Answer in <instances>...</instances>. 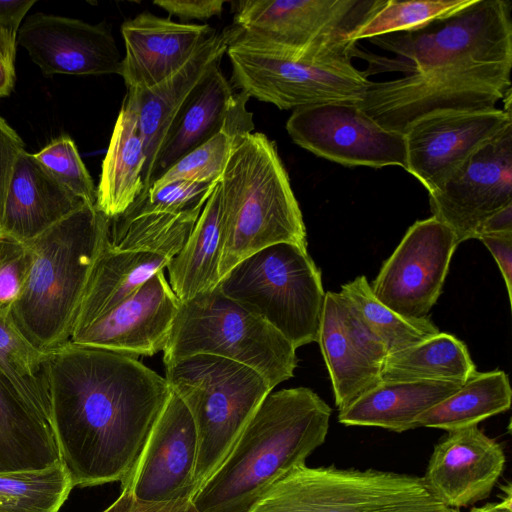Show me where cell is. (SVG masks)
<instances>
[{
    "label": "cell",
    "instance_id": "ffe728a7",
    "mask_svg": "<svg viewBox=\"0 0 512 512\" xmlns=\"http://www.w3.org/2000/svg\"><path fill=\"white\" fill-rule=\"evenodd\" d=\"M248 99L245 93L234 91L220 62L215 64L172 120L155 161L151 185L181 157L218 132L226 130L236 139L251 133L254 123L246 107Z\"/></svg>",
    "mask_w": 512,
    "mask_h": 512
},
{
    "label": "cell",
    "instance_id": "44dd1931",
    "mask_svg": "<svg viewBox=\"0 0 512 512\" xmlns=\"http://www.w3.org/2000/svg\"><path fill=\"white\" fill-rule=\"evenodd\" d=\"M505 463L500 443L470 426L449 431L434 447L422 478L440 502L458 510L487 498Z\"/></svg>",
    "mask_w": 512,
    "mask_h": 512
},
{
    "label": "cell",
    "instance_id": "30bf717a",
    "mask_svg": "<svg viewBox=\"0 0 512 512\" xmlns=\"http://www.w3.org/2000/svg\"><path fill=\"white\" fill-rule=\"evenodd\" d=\"M386 0L234 2L236 39L294 57H353L356 31Z\"/></svg>",
    "mask_w": 512,
    "mask_h": 512
},
{
    "label": "cell",
    "instance_id": "d6986e66",
    "mask_svg": "<svg viewBox=\"0 0 512 512\" xmlns=\"http://www.w3.org/2000/svg\"><path fill=\"white\" fill-rule=\"evenodd\" d=\"M179 305L161 270L126 300L75 333L69 343L135 358L152 356L164 350Z\"/></svg>",
    "mask_w": 512,
    "mask_h": 512
},
{
    "label": "cell",
    "instance_id": "d4e9b609",
    "mask_svg": "<svg viewBox=\"0 0 512 512\" xmlns=\"http://www.w3.org/2000/svg\"><path fill=\"white\" fill-rule=\"evenodd\" d=\"M463 384L442 381H381L339 410L346 426L379 427L394 432L415 429L416 419Z\"/></svg>",
    "mask_w": 512,
    "mask_h": 512
},
{
    "label": "cell",
    "instance_id": "d6a6232c",
    "mask_svg": "<svg viewBox=\"0 0 512 512\" xmlns=\"http://www.w3.org/2000/svg\"><path fill=\"white\" fill-rule=\"evenodd\" d=\"M46 355L34 348L0 316V377L51 426V408L44 372Z\"/></svg>",
    "mask_w": 512,
    "mask_h": 512
},
{
    "label": "cell",
    "instance_id": "e0dca14e",
    "mask_svg": "<svg viewBox=\"0 0 512 512\" xmlns=\"http://www.w3.org/2000/svg\"><path fill=\"white\" fill-rule=\"evenodd\" d=\"M17 44L46 76L119 74L121 54L103 23L37 12L22 23Z\"/></svg>",
    "mask_w": 512,
    "mask_h": 512
},
{
    "label": "cell",
    "instance_id": "f35d334b",
    "mask_svg": "<svg viewBox=\"0 0 512 512\" xmlns=\"http://www.w3.org/2000/svg\"><path fill=\"white\" fill-rule=\"evenodd\" d=\"M218 181L202 183L178 180L159 187H151L147 192L141 194L128 209L182 212L205 204Z\"/></svg>",
    "mask_w": 512,
    "mask_h": 512
},
{
    "label": "cell",
    "instance_id": "e575fe53",
    "mask_svg": "<svg viewBox=\"0 0 512 512\" xmlns=\"http://www.w3.org/2000/svg\"><path fill=\"white\" fill-rule=\"evenodd\" d=\"M73 488L61 461L39 470L0 473V512H58Z\"/></svg>",
    "mask_w": 512,
    "mask_h": 512
},
{
    "label": "cell",
    "instance_id": "8992f818",
    "mask_svg": "<svg viewBox=\"0 0 512 512\" xmlns=\"http://www.w3.org/2000/svg\"><path fill=\"white\" fill-rule=\"evenodd\" d=\"M165 368L166 381L187 407L196 428L197 492L228 456L273 388L254 369L214 355L184 357Z\"/></svg>",
    "mask_w": 512,
    "mask_h": 512
},
{
    "label": "cell",
    "instance_id": "8fae6325",
    "mask_svg": "<svg viewBox=\"0 0 512 512\" xmlns=\"http://www.w3.org/2000/svg\"><path fill=\"white\" fill-rule=\"evenodd\" d=\"M226 53L234 86L249 98L282 110L332 102L360 103L372 82L355 68L351 57L294 58L236 36Z\"/></svg>",
    "mask_w": 512,
    "mask_h": 512
},
{
    "label": "cell",
    "instance_id": "f1b7e54d",
    "mask_svg": "<svg viewBox=\"0 0 512 512\" xmlns=\"http://www.w3.org/2000/svg\"><path fill=\"white\" fill-rule=\"evenodd\" d=\"M60 462L52 427L0 377V473Z\"/></svg>",
    "mask_w": 512,
    "mask_h": 512
},
{
    "label": "cell",
    "instance_id": "f6af8a7d",
    "mask_svg": "<svg viewBox=\"0 0 512 512\" xmlns=\"http://www.w3.org/2000/svg\"><path fill=\"white\" fill-rule=\"evenodd\" d=\"M477 239L493 255L503 276L509 301H512V232L481 235Z\"/></svg>",
    "mask_w": 512,
    "mask_h": 512
},
{
    "label": "cell",
    "instance_id": "52a82bcc",
    "mask_svg": "<svg viewBox=\"0 0 512 512\" xmlns=\"http://www.w3.org/2000/svg\"><path fill=\"white\" fill-rule=\"evenodd\" d=\"M162 352L165 365L198 354L226 358L254 369L272 388L293 377L298 362L282 334L218 285L180 302Z\"/></svg>",
    "mask_w": 512,
    "mask_h": 512
},
{
    "label": "cell",
    "instance_id": "6da1fadb",
    "mask_svg": "<svg viewBox=\"0 0 512 512\" xmlns=\"http://www.w3.org/2000/svg\"><path fill=\"white\" fill-rule=\"evenodd\" d=\"M51 427L74 487L122 482L171 388L137 358L68 343L46 355Z\"/></svg>",
    "mask_w": 512,
    "mask_h": 512
},
{
    "label": "cell",
    "instance_id": "2e32d148",
    "mask_svg": "<svg viewBox=\"0 0 512 512\" xmlns=\"http://www.w3.org/2000/svg\"><path fill=\"white\" fill-rule=\"evenodd\" d=\"M198 437L193 419L171 390L146 445L121 489L143 501L193 498Z\"/></svg>",
    "mask_w": 512,
    "mask_h": 512
},
{
    "label": "cell",
    "instance_id": "7c38bea8",
    "mask_svg": "<svg viewBox=\"0 0 512 512\" xmlns=\"http://www.w3.org/2000/svg\"><path fill=\"white\" fill-rule=\"evenodd\" d=\"M286 129L297 145L330 161L346 166L406 169L404 135L383 128L358 103L332 102L297 108Z\"/></svg>",
    "mask_w": 512,
    "mask_h": 512
},
{
    "label": "cell",
    "instance_id": "277c9868",
    "mask_svg": "<svg viewBox=\"0 0 512 512\" xmlns=\"http://www.w3.org/2000/svg\"><path fill=\"white\" fill-rule=\"evenodd\" d=\"M111 219L84 204L26 242L30 266L11 311L17 331L47 355L71 340L95 262L110 238Z\"/></svg>",
    "mask_w": 512,
    "mask_h": 512
},
{
    "label": "cell",
    "instance_id": "b9f144b4",
    "mask_svg": "<svg viewBox=\"0 0 512 512\" xmlns=\"http://www.w3.org/2000/svg\"><path fill=\"white\" fill-rule=\"evenodd\" d=\"M103 512H198L191 498L148 502L136 498L129 489H121L118 499Z\"/></svg>",
    "mask_w": 512,
    "mask_h": 512
},
{
    "label": "cell",
    "instance_id": "1f68e13d",
    "mask_svg": "<svg viewBox=\"0 0 512 512\" xmlns=\"http://www.w3.org/2000/svg\"><path fill=\"white\" fill-rule=\"evenodd\" d=\"M205 204L182 212L127 209L111 220L110 242L120 250L173 258L186 243Z\"/></svg>",
    "mask_w": 512,
    "mask_h": 512
},
{
    "label": "cell",
    "instance_id": "ba28073f",
    "mask_svg": "<svg viewBox=\"0 0 512 512\" xmlns=\"http://www.w3.org/2000/svg\"><path fill=\"white\" fill-rule=\"evenodd\" d=\"M218 288L295 349L317 342L325 292L321 271L307 250L289 243L268 246L233 266Z\"/></svg>",
    "mask_w": 512,
    "mask_h": 512
},
{
    "label": "cell",
    "instance_id": "9c48e42d",
    "mask_svg": "<svg viewBox=\"0 0 512 512\" xmlns=\"http://www.w3.org/2000/svg\"><path fill=\"white\" fill-rule=\"evenodd\" d=\"M422 477L374 469L297 466L249 512H455Z\"/></svg>",
    "mask_w": 512,
    "mask_h": 512
},
{
    "label": "cell",
    "instance_id": "7bdbcfd3",
    "mask_svg": "<svg viewBox=\"0 0 512 512\" xmlns=\"http://www.w3.org/2000/svg\"><path fill=\"white\" fill-rule=\"evenodd\" d=\"M35 0H0V42L16 55L18 31Z\"/></svg>",
    "mask_w": 512,
    "mask_h": 512
},
{
    "label": "cell",
    "instance_id": "bcb514c9",
    "mask_svg": "<svg viewBox=\"0 0 512 512\" xmlns=\"http://www.w3.org/2000/svg\"><path fill=\"white\" fill-rule=\"evenodd\" d=\"M512 232V204L488 217L479 227L476 239L481 235Z\"/></svg>",
    "mask_w": 512,
    "mask_h": 512
},
{
    "label": "cell",
    "instance_id": "9a60e30c",
    "mask_svg": "<svg viewBox=\"0 0 512 512\" xmlns=\"http://www.w3.org/2000/svg\"><path fill=\"white\" fill-rule=\"evenodd\" d=\"M512 123V110H446L425 115L403 133L406 171L432 193L479 148Z\"/></svg>",
    "mask_w": 512,
    "mask_h": 512
},
{
    "label": "cell",
    "instance_id": "83f0119b",
    "mask_svg": "<svg viewBox=\"0 0 512 512\" xmlns=\"http://www.w3.org/2000/svg\"><path fill=\"white\" fill-rule=\"evenodd\" d=\"M222 248V210L217 182L186 243L166 267L168 282L180 302L218 285Z\"/></svg>",
    "mask_w": 512,
    "mask_h": 512
},
{
    "label": "cell",
    "instance_id": "ac0fdd59",
    "mask_svg": "<svg viewBox=\"0 0 512 512\" xmlns=\"http://www.w3.org/2000/svg\"><path fill=\"white\" fill-rule=\"evenodd\" d=\"M342 410L381 382L387 350L340 293H325L317 340Z\"/></svg>",
    "mask_w": 512,
    "mask_h": 512
},
{
    "label": "cell",
    "instance_id": "7dc6e473",
    "mask_svg": "<svg viewBox=\"0 0 512 512\" xmlns=\"http://www.w3.org/2000/svg\"><path fill=\"white\" fill-rule=\"evenodd\" d=\"M15 59L16 55L0 42V99L9 96L14 88Z\"/></svg>",
    "mask_w": 512,
    "mask_h": 512
},
{
    "label": "cell",
    "instance_id": "cb8c5ba5",
    "mask_svg": "<svg viewBox=\"0 0 512 512\" xmlns=\"http://www.w3.org/2000/svg\"><path fill=\"white\" fill-rule=\"evenodd\" d=\"M84 204L24 149L13 168L0 232L29 242Z\"/></svg>",
    "mask_w": 512,
    "mask_h": 512
},
{
    "label": "cell",
    "instance_id": "74e56055",
    "mask_svg": "<svg viewBox=\"0 0 512 512\" xmlns=\"http://www.w3.org/2000/svg\"><path fill=\"white\" fill-rule=\"evenodd\" d=\"M33 155L62 186L84 203L95 206L96 187L70 136L61 135L53 139Z\"/></svg>",
    "mask_w": 512,
    "mask_h": 512
},
{
    "label": "cell",
    "instance_id": "681fc988",
    "mask_svg": "<svg viewBox=\"0 0 512 512\" xmlns=\"http://www.w3.org/2000/svg\"><path fill=\"white\" fill-rule=\"evenodd\" d=\"M455 512H459V510H455Z\"/></svg>",
    "mask_w": 512,
    "mask_h": 512
},
{
    "label": "cell",
    "instance_id": "3957f363",
    "mask_svg": "<svg viewBox=\"0 0 512 512\" xmlns=\"http://www.w3.org/2000/svg\"><path fill=\"white\" fill-rule=\"evenodd\" d=\"M331 414L330 406L309 388L270 392L193 496L198 512H249L273 483L305 464L324 443Z\"/></svg>",
    "mask_w": 512,
    "mask_h": 512
},
{
    "label": "cell",
    "instance_id": "60d3db41",
    "mask_svg": "<svg viewBox=\"0 0 512 512\" xmlns=\"http://www.w3.org/2000/svg\"><path fill=\"white\" fill-rule=\"evenodd\" d=\"M25 144L17 132L0 116V229L6 196L19 153Z\"/></svg>",
    "mask_w": 512,
    "mask_h": 512
},
{
    "label": "cell",
    "instance_id": "d590c367",
    "mask_svg": "<svg viewBox=\"0 0 512 512\" xmlns=\"http://www.w3.org/2000/svg\"><path fill=\"white\" fill-rule=\"evenodd\" d=\"M474 0H386L354 34L353 40L408 32L448 17L469 6Z\"/></svg>",
    "mask_w": 512,
    "mask_h": 512
},
{
    "label": "cell",
    "instance_id": "484cf974",
    "mask_svg": "<svg viewBox=\"0 0 512 512\" xmlns=\"http://www.w3.org/2000/svg\"><path fill=\"white\" fill-rule=\"evenodd\" d=\"M170 260L154 252L117 249L109 238L92 269L72 336L134 294Z\"/></svg>",
    "mask_w": 512,
    "mask_h": 512
},
{
    "label": "cell",
    "instance_id": "603a6c76",
    "mask_svg": "<svg viewBox=\"0 0 512 512\" xmlns=\"http://www.w3.org/2000/svg\"><path fill=\"white\" fill-rule=\"evenodd\" d=\"M236 33L233 25L221 32L215 30L175 74L149 89L127 90L123 103L137 116L146 156L143 193L150 188L155 161L172 120L197 84L221 62Z\"/></svg>",
    "mask_w": 512,
    "mask_h": 512
},
{
    "label": "cell",
    "instance_id": "4316f807",
    "mask_svg": "<svg viewBox=\"0 0 512 512\" xmlns=\"http://www.w3.org/2000/svg\"><path fill=\"white\" fill-rule=\"evenodd\" d=\"M145 162L137 116L122 102L96 188L99 212L112 220L133 204L144 191Z\"/></svg>",
    "mask_w": 512,
    "mask_h": 512
},
{
    "label": "cell",
    "instance_id": "c3c4849f",
    "mask_svg": "<svg viewBox=\"0 0 512 512\" xmlns=\"http://www.w3.org/2000/svg\"><path fill=\"white\" fill-rule=\"evenodd\" d=\"M506 491V494L503 495L500 501L474 508L470 512H512V494L510 484L506 487Z\"/></svg>",
    "mask_w": 512,
    "mask_h": 512
},
{
    "label": "cell",
    "instance_id": "7a4b0ae2",
    "mask_svg": "<svg viewBox=\"0 0 512 512\" xmlns=\"http://www.w3.org/2000/svg\"><path fill=\"white\" fill-rule=\"evenodd\" d=\"M393 58L353 51L368 61L363 74L402 72L401 96L423 112L476 108L511 86L512 6L474 0L428 25L369 39Z\"/></svg>",
    "mask_w": 512,
    "mask_h": 512
},
{
    "label": "cell",
    "instance_id": "5b68a950",
    "mask_svg": "<svg viewBox=\"0 0 512 512\" xmlns=\"http://www.w3.org/2000/svg\"><path fill=\"white\" fill-rule=\"evenodd\" d=\"M223 227L221 278L244 258L278 243L307 250L303 216L276 145L263 133L235 141L218 181Z\"/></svg>",
    "mask_w": 512,
    "mask_h": 512
},
{
    "label": "cell",
    "instance_id": "5bb4252c",
    "mask_svg": "<svg viewBox=\"0 0 512 512\" xmlns=\"http://www.w3.org/2000/svg\"><path fill=\"white\" fill-rule=\"evenodd\" d=\"M429 203L432 216L453 231L458 244L476 239L488 217L512 204V123L429 193Z\"/></svg>",
    "mask_w": 512,
    "mask_h": 512
},
{
    "label": "cell",
    "instance_id": "4fadbf2b",
    "mask_svg": "<svg viewBox=\"0 0 512 512\" xmlns=\"http://www.w3.org/2000/svg\"><path fill=\"white\" fill-rule=\"evenodd\" d=\"M458 245L453 231L435 217L416 221L370 285L374 296L404 317H428Z\"/></svg>",
    "mask_w": 512,
    "mask_h": 512
},
{
    "label": "cell",
    "instance_id": "7402d4cb",
    "mask_svg": "<svg viewBox=\"0 0 512 512\" xmlns=\"http://www.w3.org/2000/svg\"><path fill=\"white\" fill-rule=\"evenodd\" d=\"M215 31L207 24H187L145 11L125 21L119 75L127 90L149 89L180 70Z\"/></svg>",
    "mask_w": 512,
    "mask_h": 512
},
{
    "label": "cell",
    "instance_id": "836d02e7",
    "mask_svg": "<svg viewBox=\"0 0 512 512\" xmlns=\"http://www.w3.org/2000/svg\"><path fill=\"white\" fill-rule=\"evenodd\" d=\"M340 293L388 353L417 344L440 332L429 317L407 318L381 303L364 275L343 284Z\"/></svg>",
    "mask_w": 512,
    "mask_h": 512
},
{
    "label": "cell",
    "instance_id": "f546056e",
    "mask_svg": "<svg viewBox=\"0 0 512 512\" xmlns=\"http://www.w3.org/2000/svg\"><path fill=\"white\" fill-rule=\"evenodd\" d=\"M477 373L466 345L439 332L409 347L389 352L381 381H442L464 384Z\"/></svg>",
    "mask_w": 512,
    "mask_h": 512
},
{
    "label": "cell",
    "instance_id": "8d00e7d4",
    "mask_svg": "<svg viewBox=\"0 0 512 512\" xmlns=\"http://www.w3.org/2000/svg\"><path fill=\"white\" fill-rule=\"evenodd\" d=\"M236 139L222 130L174 163L151 187L188 180L213 183L220 179ZM150 187V188H151Z\"/></svg>",
    "mask_w": 512,
    "mask_h": 512
},
{
    "label": "cell",
    "instance_id": "ab89813d",
    "mask_svg": "<svg viewBox=\"0 0 512 512\" xmlns=\"http://www.w3.org/2000/svg\"><path fill=\"white\" fill-rule=\"evenodd\" d=\"M30 266L29 249L22 242L0 232V316L11 321Z\"/></svg>",
    "mask_w": 512,
    "mask_h": 512
},
{
    "label": "cell",
    "instance_id": "4dcf8cb0",
    "mask_svg": "<svg viewBox=\"0 0 512 512\" xmlns=\"http://www.w3.org/2000/svg\"><path fill=\"white\" fill-rule=\"evenodd\" d=\"M511 398L509 378L504 371L477 372L450 396L422 413L416 419L415 426L448 432L476 426L489 417L507 411Z\"/></svg>",
    "mask_w": 512,
    "mask_h": 512
},
{
    "label": "cell",
    "instance_id": "ee69618b",
    "mask_svg": "<svg viewBox=\"0 0 512 512\" xmlns=\"http://www.w3.org/2000/svg\"><path fill=\"white\" fill-rule=\"evenodd\" d=\"M225 0H156L153 4L183 21L208 20L221 15Z\"/></svg>",
    "mask_w": 512,
    "mask_h": 512
}]
</instances>
